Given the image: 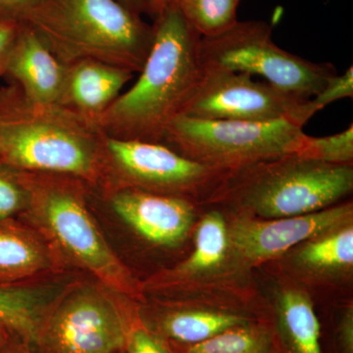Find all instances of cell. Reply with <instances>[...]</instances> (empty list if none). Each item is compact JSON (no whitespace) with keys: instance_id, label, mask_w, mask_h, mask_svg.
I'll list each match as a JSON object with an SVG mask.
<instances>
[{"instance_id":"1","label":"cell","mask_w":353,"mask_h":353,"mask_svg":"<svg viewBox=\"0 0 353 353\" xmlns=\"http://www.w3.org/2000/svg\"><path fill=\"white\" fill-rule=\"evenodd\" d=\"M153 31L152 50L138 81L97 118L106 137L161 143L201 85V36L178 4H167L159 11Z\"/></svg>"},{"instance_id":"2","label":"cell","mask_w":353,"mask_h":353,"mask_svg":"<svg viewBox=\"0 0 353 353\" xmlns=\"http://www.w3.org/2000/svg\"><path fill=\"white\" fill-rule=\"evenodd\" d=\"M0 163L74 176L92 188L105 185V134L94 121L34 103L11 83L0 88Z\"/></svg>"},{"instance_id":"3","label":"cell","mask_w":353,"mask_h":353,"mask_svg":"<svg viewBox=\"0 0 353 353\" xmlns=\"http://www.w3.org/2000/svg\"><path fill=\"white\" fill-rule=\"evenodd\" d=\"M25 23L64 64L95 60L134 74L154 37L153 26L120 0H48Z\"/></svg>"},{"instance_id":"4","label":"cell","mask_w":353,"mask_h":353,"mask_svg":"<svg viewBox=\"0 0 353 353\" xmlns=\"http://www.w3.org/2000/svg\"><path fill=\"white\" fill-rule=\"evenodd\" d=\"M20 173L30 199L27 210L19 218L34 223L62 259L87 271L117 294L137 296L131 272L109 245L88 208V189L92 187L74 176Z\"/></svg>"},{"instance_id":"5","label":"cell","mask_w":353,"mask_h":353,"mask_svg":"<svg viewBox=\"0 0 353 353\" xmlns=\"http://www.w3.org/2000/svg\"><path fill=\"white\" fill-rule=\"evenodd\" d=\"M236 194L265 219L310 214L328 208L353 190L350 165L323 163L296 154L232 171Z\"/></svg>"},{"instance_id":"6","label":"cell","mask_w":353,"mask_h":353,"mask_svg":"<svg viewBox=\"0 0 353 353\" xmlns=\"http://www.w3.org/2000/svg\"><path fill=\"white\" fill-rule=\"evenodd\" d=\"M305 137L303 125L292 120L248 122L183 115L169 126L161 143L206 166L231 171L297 155Z\"/></svg>"},{"instance_id":"7","label":"cell","mask_w":353,"mask_h":353,"mask_svg":"<svg viewBox=\"0 0 353 353\" xmlns=\"http://www.w3.org/2000/svg\"><path fill=\"white\" fill-rule=\"evenodd\" d=\"M122 294L95 280L64 288L46 311L34 353H117L138 318Z\"/></svg>"},{"instance_id":"8","label":"cell","mask_w":353,"mask_h":353,"mask_svg":"<svg viewBox=\"0 0 353 353\" xmlns=\"http://www.w3.org/2000/svg\"><path fill=\"white\" fill-rule=\"evenodd\" d=\"M204 68L260 76L267 83L309 101L321 92L336 68L285 51L274 43L263 21H238L231 29L201 39Z\"/></svg>"},{"instance_id":"9","label":"cell","mask_w":353,"mask_h":353,"mask_svg":"<svg viewBox=\"0 0 353 353\" xmlns=\"http://www.w3.org/2000/svg\"><path fill=\"white\" fill-rule=\"evenodd\" d=\"M308 101L271 83L256 82L248 74L204 68L183 115L248 122L292 120L304 127L313 117Z\"/></svg>"},{"instance_id":"10","label":"cell","mask_w":353,"mask_h":353,"mask_svg":"<svg viewBox=\"0 0 353 353\" xmlns=\"http://www.w3.org/2000/svg\"><path fill=\"white\" fill-rule=\"evenodd\" d=\"M106 185L182 196L211 183L228 170L213 168L180 154L161 143L105 136Z\"/></svg>"},{"instance_id":"11","label":"cell","mask_w":353,"mask_h":353,"mask_svg":"<svg viewBox=\"0 0 353 353\" xmlns=\"http://www.w3.org/2000/svg\"><path fill=\"white\" fill-rule=\"evenodd\" d=\"M352 204L333 206L310 214L256 221L240 220L229 233L234 252L248 263L275 259L292 246L350 224Z\"/></svg>"},{"instance_id":"12","label":"cell","mask_w":353,"mask_h":353,"mask_svg":"<svg viewBox=\"0 0 353 353\" xmlns=\"http://www.w3.org/2000/svg\"><path fill=\"white\" fill-rule=\"evenodd\" d=\"M104 188L116 215L150 243L170 248L180 245L189 234L194 209L185 197L128 185Z\"/></svg>"},{"instance_id":"13","label":"cell","mask_w":353,"mask_h":353,"mask_svg":"<svg viewBox=\"0 0 353 353\" xmlns=\"http://www.w3.org/2000/svg\"><path fill=\"white\" fill-rule=\"evenodd\" d=\"M67 67L31 26L22 23L9 57L6 77L10 78L27 99L41 105H58Z\"/></svg>"},{"instance_id":"14","label":"cell","mask_w":353,"mask_h":353,"mask_svg":"<svg viewBox=\"0 0 353 353\" xmlns=\"http://www.w3.org/2000/svg\"><path fill=\"white\" fill-rule=\"evenodd\" d=\"M41 232L18 218L0 220V285L32 283L57 272L62 260Z\"/></svg>"},{"instance_id":"15","label":"cell","mask_w":353,"mask_h":353,"mask_svg":"<svg viewBox=\"0 0 353 353\" xmlns=\"http://www.w3.org/2000/svg\"><path fill=\"white\" fill-rule=\"evenodd\" d=\"M134 75L128 70L95 60L68 64L58 105L97 123Z\"/></svg>"},{"instance_id":"16","label":"cell","mask_w":353,"mask_h":353,"mask_svg":"<svg viewBox=\"0 0 353 353\" xmlns=\"http://www.w3.org/2000/svg\"><path fill=\"white\" fill-rule=\"evenodd\" d=\"M61 289L54 285H0V318L16 336L32 345L41 323Z\"/></svg>"},{"instance_id":"17","label":"cell","mask_w":353,"mask_h":353,"mask_svg":"<svg viewBox=\"0 0 353 353\" xmlns=\"http://www.w3.org/2000/svg\"><path fill=\"white\" fill-rule=\"evenodd\" d=\"M246 324L248 320L233 313L183 309L165 312L157 318L154 327L146 328L163 340L194 345Z\"/></svg>"},{"instance_id":"18","label":"cell","mask_w":353,"mask_h":353,"mask_svg":"<svg viewBox=\"0 0 353 353\" xmlns=\"http://www.w3.org/2000/svg\"><path fill=\"white\" fill-rule=\"evenodd\" d=\"M277 317L279 332L288 353H323L319 320L305 294L284 290L278 297Z\"/></svg>"},{"instance_id":"19","label":"cell","mask_w":353,"mask_h":353,"mask_svg":"<svg viewBox=\"0 0 353 353\" xmlns=\"http://www.w3.org/2000/svg\"><path fill=\"white\" fill-rule=\"evenodd\" d=\"M229 245L225 218L218 211H211L202 218L197 227L194 252L179 266V274L197 275L214 270L226 259Z\"/></svg>"},{"instance_id":"20","label":"cell","mask_w":353,"mask_h":353,"mask_svg":"<svg viewBox=\"0 0 353 353\" xmlns=\"http://www.w3.org/2000/svg\"><path fill=\"white\" fill-rule=\"evenodd\" d=\"M299 263L313 271H336L353 265V228L352 224L307 241L297 254Z\"/></svg>"},{"instance_id":"21","label":"cell","mask_w":353,"mask_h":353,"mask_svg":"<svg viewBox=\"0 0 353 353\" xmlns=\"http://www.w3.org/2000/svg\"><path fill=\"white\" fill-rule=\"evenodd\" d=\"M240 2L241 0H176V3L190 25L204 38L217 36L236 25Z\"/></svg>"},{"instance_id":"22","label":"cell","mask_w":353,"mask_h":353,"mask_svg":"<svg viewBox=\"0 0 353 353\" xmlns=\"http://www.w3.org/2000/svg\"><path fill=\"white\" fill-rule=\"evenodd\" d=\"M271 345L266 329L246 324L192 345L185 353H270Z\"/></svg>"},{"instance_id":"23","label":"cell","mask_w":353,"mask_h":353,"mask_svg":"<svg viewBox=\"0 0 353 353\" xmlns=\"http://www.w3.org/2000/svg\"><path fill=\"white\" fill-rule=\"evenodd\" d=\"M299 157L323 163L350 165L353 160V126L332 136L310 137L305 139Z\"/></svg>"},{"instance_id":"24","label":"cell","mask_w":353,"mask_h":353,"mask_svg":"<svg viewBox=\"0 0 353 353\" xmlns=\"http://www.w3.org/2000/svg\"><path fill=\"white\" fill-rule=\"evenodd\" d=\"M29 199L20 171L0 163V220L20 217L27 210Z\"/></svg>"},{"instance_id":"25","label":"cell","mask_w":353,"mask_h":353,"mask_svg":"<svg viewBox=\"0 0 353 353\" xmlns=\"http://www.w3.org/2000/svg\"><path fill=\"white\" fill-rule=\"evenodd\" d=\"M353 97V67L339 76L338 74L327 81L321 92L309 99L308 104L312 115L334 102Z\"/></svg>"},{"instance_id":"26","label":"cell","mask_w":353,"mask_h":353,"mask_svg":"<svg viewBox=\"0 0 353 353\" xmlns=\"http://www.w3.org/2000/svg\"><path fill=\"white\" fill-rule=\"evenodd\" d=\"M125 350L127 353H173L166 341L137 320L130 331Z\"/></svg>"},{"instance_id":"27","label":"cell","mask_w":353,"mask_h":353,"mask_svg":"<svg viewBox=\"0 0 353 353\" xmlns=\"http://www.w3.org/2000/svg\"><path fill=\"white\" fill-rule=\"evenodd\" d=\"M48 0H0V22L25 23Z\"/></svg>"},{"instance_id":"28","label":"cell","mask_w":353,"mask_h":353,"mask_svg":"<svg viewBox=\"0 0 353 353\" xmlns=\"http://www.w3.org/2000/svg\"><path fill=\"white\" fill-rule=\"evenodd\" d=\"M21 25L16 22H0V78L6 75L7 63Z\"/></svg>"},{"instance_id":"29","label":"cell","mask_w":353,"mask_h":353,"mask_svg":"<svg viewBox=\"0 0 353 353\" xmlns=\"http://www.w3.org/2000/svg\"><path fill=\"white\" fill-rule=\"evenodd\" d=\"M339 340L343 353H353V311L348 309L339 327Z\"/></svg>"},{"instance_id":"30","label":"cell","mask_w":353,"mask_h":353,"mask_svg":"<svg viewBox=\"0 0 353 353\" xmlns=\"http://www.w3.org/2000/svg\"><path fill=\"white\" fill-rule=\"evenodd\" d=\"M120 1L139 15L141 13L157 15L158 0H120Z\"/></svg>"},{"instance_id":"31","label":"cell","mask_w":353,"mask_h":353,"mask_svg":"<svg viewBox=\"0 0 353 353\" xmlns=\"http://www.w3.org/2000/svg\"><path fill=\"white\" fill-rule=\"evenodd\" d=\"M0 353H34V352L29 343L21 340L19 336L13 334L6 347L0 350Z\"/></svg>"},{"instance_id":"32","label":"cell","mask_w":353,"mask_h":353,"mask_svg":"<svg viewBox=\"0 0 353 353\" xmlns=\"http://www.w3.org/2000/svg\"><path fill=\"white\" fill-rule=\"evenodd\" d=\"M13 334L12 330L0 318V350L6 347Z\"/></svg>"},{"instance_id":"33","label":"cell","mask_w":353,"mask_h":353,"mask_svg":"<svg viewBox=\"0 0 353 353\" xmlns=\"http://www.w3.org/2000/svg\"><path fill=\"white\" fill-rule=\"evenodd\" d=\"M176 0H158V13L165 6L169 3H176ZM157 13V14H158Z\"/></svg>"},{"instance_id":"34","label":"cell","mask_w":353,"mask_h":353,"mask_svg":"<svg viewBox=\"0 0 353 353\" xmlns=\"http://www.w3.org/2000/svg\"><path fill=\"white\" fill-rule=\"evenodd\" d=\"M117 353H127V352H126V350H121V352H117Z\"/></svg>"}]
</instances>
